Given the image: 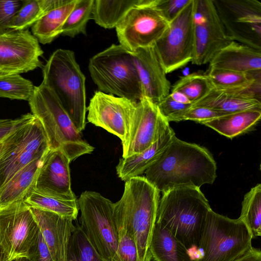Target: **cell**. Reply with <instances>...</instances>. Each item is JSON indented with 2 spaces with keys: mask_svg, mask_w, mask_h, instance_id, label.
<instances>
[{
  "mask_svg": "<svg viewBox=\"0 0 261 261\" xmlns=\"http://www.w3.org/2000/svg\"><path fill=\"white\" fill-rule=\"evenodd\" d=\"M216 163L204 147L174 135L158 159L145 171V177L158 191L179 187L200 188L217 177Z\"/></svg>",
  "mask_w": 261,
  "mask_h": 261,
  "instance_id": "obj_1",
  "label": "cell"
},
{
  "mask_svg": "<svg viewBox=\"0 0 261 261\" xmlns=\"http://www.w3.org/2000/svg\"><path fill=\"white\" fill-rule=\"evenodd\" d=\"M162 193L156 221L189 251L198 248L207 214L211 210L200 188L179 187Z\"/></svg>",
  "mask_w": 261,
  "mask_h": 261,
  "instance_id": "obj_2",
  "label": "cell"
},
{
  "mask_svg": "<svg viewBox=\"0 0 261 261\" xmlns=\"http://www.w3.org/2000/svg\"><path fill=\"white\" fill-rule=\"evenodd\" d=\"M32 114L41 122L49 150H58L70 162L91 153L94 147L86 142L53 91L41 83L35 86L28 101Z\"/></svg>",
  "mask_w": 261,
  "mask_h": 261,
  "instance_id": "obj_3",
  "label": "cell"
},
{
  "mask_svg": "<svg viewBox=\"0 0 261 261\" xmlns=\"http://www.w3.org/2000/svg\"><path fill=\"white\" fill-rule=\"evenodd\" d=\"M42 83L50 88L80 132L86 125V77L74 53L58 49L43 66Z\"/></svg>",
  "mask_w": 261,
  "mask_h": 261,
  "instance_id": "obj_4",
  "label": "cell"
},
{
  "mask_svg": "<svg viewBox=\"0 0 261 261\" xmlns=\"http://www.w3.org/2000/svg\"><path fill=\"white\" fill-rule=\"evenodd\" d=\"M88 69L98 91L137 102L143 97L132 53L112 44L91 57Z\"/></svg>",
  "mask_w": 261,
  "mask_h": 261,
  "instance_id": "obj_5",
  "label": "cell"
},
{
  "mask_svg": "<svg viewBox=\"0 0 261 261\" xmlns=\"http://www.w3.org/2000/svg\"><path fill=\"white\" fill-rule=\"evenodd\" d=\"M159 193L145 176H136L125 181L123 193L117 201L131 223L138 261L151 259L149 246L156 221Z\"/></svg>",
  "mask_w": 261,
  "mask_h": 261,
  "instance_id": "obj_6",
  "label": "cell"
},
{
  "mask_svg": "<svg viewBox=\"0 0 261 261\" xmlns=\"http://www.w3.org/2000/svg\"><path fill=\"white\" fill-rule=\"evenodd\" d=\"M250 230L239 218L232 219L208 212L198 249L202 254L197 261H235L253 248Z\"/></svg>",
  "mask_w": 261,
  "mask_h": 261,
  "instance_id": "obj_7",
  "label": "cell"
},
{
  "mask_svg": "<svg viewBox=\"0 0 261 261\" xmlns=\"http://www.w3.org/2000/svg\"><path fill=\"white\" fill-rule=\"evenodd\" d=\"M81 228L104 261H121L113 214V203L94 191L83 192L77 200Z\"/></svg>",
  "mask_w": 261,
  "mask_h": 261,
  "instance_id": "obj_8",
  "label": "cell"
},
{
  "mask_svg": "<svg viewBox=\"0 0 261 261\" xmlns=\"http://www.w3.org/2000/svg\"><path fill=\"white\" fill-rule=\"evenodd\" d=\"M39 229L23 200L0 208V251L2 261L28 257L35 245Z\"/></svg>",
  "mask_w": 261,
  "mask_h": 261,
  "instance_id": "obj_9",
  "label": "cell"
},
{
  "mask_svg": "<svg viewBox=\"0 0 261 261\" xmlns=\"http://www.w3.org/2000/svg\"><path fill=\"white\" fill-rule=\"evenodd\" d=\"M49 150L45 132L36 117L15 130L7 138L0 156V189L18 171Z\"/></svg>",
  "mask_w": 261,
  "mask_h": 261,
  "instance_id": "obj_10",
  "label": "cell"
},
{
  "mask_svg": "<svg viewBox=\"0 0 261 261\" xmlns=\"http://www.w3.org/2000/svg\"><path fill=\"white\" fill-rule=\"evenodd\" d=\"M158 0H142L131 8L116 27L119 44L131 53L152 46L169 22L156 7Z\"/></svg>",
  "mask_w": 261,
  "mask_h": 261,
  "instance_id": "obj_11",
  "label": "cell"
},
{
  "mask_svg": "<svg viewBox=\"0 0 261 261\" xmlns=\"http://www.w3.org/2000/svg\"><path fill=\"white\" fill-rule=\"evenodd\" d=\"M194 0L171 22L153 46L166 73L180 68L191 62L194 50L193 18Z\"/></svg>",
  "mask_w": 261,
  "mask_h": 261,
  "instance_id": "obj_12",
  "label": "cell"
},
{
  "mask_svg": "<svg viewBox=\"0 0 261 261\" xmlns=\"http://www.w3.org/2000/svg\"><path fill=\"white\" fill-rule=\"evenodd\" d=\"M194 50L193 64L210 63L231 41L213 0H194Z\"/></svg>",
  "mask_w": 261,
  "mask_h": 261,
  "instance_id": "obj_13",
  "label": "cell"
},
{
  "mask_svg": "<svg viewBox=\"0 0 261 261\" xmlns=\"http://www.w3.org/2000/svg\"><path fill=\"white\" fill-rule=\"evenodd\" d=\"M169 125L156 103L146 97L137 102L125 138L122 158L140 153L152 145Z\"/></svg>",
  "mask_w": 261,
  "mask_h": 261,
  "instance_id": "obj_14",
  "label": "cell"
},
{
  "mask_svg": "<svg viewBox=\"0 0 261 261\" xmlns=\"http://www.w3.org/2000/svg\"><path fill=\"white\" fill-rule=\"evenodd\" d=\"M43 54L37 39L28 30L9 31L0 35V74H19L43 65Z\"/></svg>",
  "mask_w": 261,
  "mask_h": 261,
  "instance_id": "obj_15",
  "label": "cell"
},
{
  "mask_svg": "<svg viewBox=\"0 0 261 261\" xmlns=\"http://www.w3.org/2000/svg\"><path fill=\"white\" fill-rule=\"evenodd\" d=\"M137 102L99 91L95 92L87 110L88 121L123 141Z\"/></svg>",
  "mask_w": 261,
  "mask_h": 261,
  "instance_id": "obj_16",
  "label": "cell"
},
{
  "mask_svg": "<svg viewBox=\"0 0 261 261\" xmlns=\"http://www.w3.org/2000/svg\"><path fill=\"white\" fill-rule=\"evenodd\" d=\"M221 7L231 18L220 17L224 27L237 24L226 30L231 41L260 50L261 4L255 0L220 1Z\"/></svg>",
  "mask_w": 261,
  "mask_h": 261,
  "instance_id": "obj_17",
  "label": "cell"
},
{
  "mask_svg": "<svg viewBox=\"0 0 261 261\" xmlns=\"http://www.w3.org/2000/svg\"><path fill=\"white\" fill-rule=\"evenodd\" d=\"M70 161L58 150H49L37 175L35 188L58 198L76 200L71 187Z\"/></svg>",
  "mask_w": 261,
  "mask_h": 261,
  "instance_id": "obj_18",
  "label": "cell"
},
{
  "mask_svg": "<svg viewBox=\"0 0 261 261\" xmlns=\"http://www.w3.org/2000/svg\"><path fill=\"white\" fill-rule=\"evenodd\" d=\"M132 54L143 97L157 104L171 89L163 65L153 46L139 48Z\"/></svg>",
  "mask_w": 261,
  "mask_h": 261,
  "instance_id": "obj_19",
  "label": "cell"
},
{
  "mask_svg": "<svg viewBox=\"0 0 261 261\" xmlns=\"http://www.w3.org/2000/svg\"><path fill=\"white\" fill-rule=\"evenodd\" d=\"M29 207L54 261H66L68 244L76 228L73 220L53 212Z\"/></svg>",
  "mask_w": 261,
  "mask_h": 261,
  "instance_id": "obj_20",
  "label": "cell"
},
{
  "mask_svg": "<svg viewBox=\"0 0 261 261\" xmlns=\"http://www.w3.org/2000/svg\"><path fill=\"white\" fill-rule=\"evenodd\" d=\"M209 68L249 73L260 70L261 50L232 41L210 62Z\"/></svg>",
  "mask_w": 261,
  "mask_h": 261,
  "instance_id": "obj_21",
  "label": "cell"
},
{
  "mask_svg": "<svg viewBox=\"0 0 261 261\" xmlns=\"http://www.w3.org/2000/svg\"><path fill=\"white\" fill-rule=\"evenodd\" d=\"M175 134L169 125L149 147L134 155L122 158L116 166L118 177L123 181L141 176L158 159Z\"/></svg>",
  "mask_w": 261,
  "mask_h": 261,
  "instance_id": "obj_22",
  "label": "cell"
},
{
  "mask_svg": "<svg viewBox=\"0 0 261 261\" xmlns=\"http://www.w3.org/2000/svg\"><path fill=\"white\" fill-rule=\"evenodd\" d=\"M45 155L25 166L2 187L0 189V208L23 200L35 187Z\"/></svg>",
  "mask_w": 261,
  "mask_h": 261,
  "instance_id": "obj_23",
  "label": "cell"
},
{
  "mask_svg": "<svg viewBox=\"0 0 261 261\" xmlns=\"http://www.w3.org/2000/svg\"><path fill=\"white\" fill-rule=\"evenodd\" d=\"M149 250L154 261H197L191 258L188 250L167 228L156 222Z\"/></svg>",
  "mask_w": 261,
  "mask_h": 261,
  "instance_id": "obj_24",
  "label": "cell"
},
{
  "mask_svg": "<svg viewBox=\"0 0 261 261\" xmlns=\"http://www.w3.org/2000/svg\"><path fill=\"white\" fill-rule=\"evenodd\" d=\"M191 106L204 107L230 114L249 110H261V102L236 96L228 91L213 87L205 96L191 104Z\"/></svg>",
  "mask_w": 261,
  "mask_h": 261,
  "instance_id": "obj_25",
  "label": "cell"
},
{
  "mask_svg": "<svg viewBox=\"0 0 261 261\" xmlns=\"http://www.w3.org/2000/svg\"><path fill=\"white\" fill-rule=\"evenodd\" d=\"M260 117L261 110H249L228 114L202 124L233 138L253 128Z\"/></svg>",
  "mask_w": 261,
  "mask_h": 261,
  "instance_id": "obj_26",
  "label": "cell"
},
{
  "mask_svg": "<svg viewBox=\"0 0 261 261\" xmlns=\"http://www.w3.org/2000/svg\"><path fill=\"white\" fill-rule=\"evenodd\" d=\"M76 2L71 0L68 4L47 12L32 26V34L39 42L49 43L62 34L63 25Z\"/></svg>",
  "mask_w": 261,
  "mask_h": 261,
  "instance_id": "obj_27",
  "label": "cell"
},
{
  "mask_svg": "<svg viewBox=\"0 0 261 261\" xmlns=\"http://www.w3.org/2000/svg\"><path fill=\"white\" fill-rule=\"evenodd\" d=\"M142 0H94L92 19L105 29L115 28L127 12Z\"/></svg>",
  "mask_w": 261,
  "mask_h": 261,
  "instance_id": "obj_28",
  "label": "cell"
},
{
  "mask_svg": "<svg viewBox=\"0 0 261 261\" xmlns=\"http://www.w3.org/2000/svg\"><path fill=\"white\" fill-rule=\"evenodd\" d=\"M113 214L118 240V255L121 261H138L133 228L125 211L120 204L113 203Z\"/></svg>",
  "mask_w": 261,
  "mask_h": 261,
  "instance_id": "obj_29",
  "label": "cell"
},
{
  "mask_svg": "<svg viewBox=\"0 0 261 261\" xmlns=\"http://www.w3.org/2000/svg\"><path fill=\"white\" fill-rule=\"evenodd\" d=\"M23 201L30 207L56 213L72 219L77 218L79 206L76 200L67 201L33 188L23 199Z\"/></svg>",
  "mask_w": 261,
  "mask_h": 261,
  "instance_id": "obj_30",
  "label": "cell"
},
{
  "mask_svg": "<svg viewBox=\"0 0 261 261\" xmlns=\"http://www.w3.org/2000/svg\"><path fill=\"white\" fill-rule=\"evenodd\" d=\"M205 74L209 79L213 87L219 90L244 87L261 79L260 70L245 73L208 68Z\"/></svg>",
  "mask_w": 261,
  "mask_h": 261,
  "instance_id": "obj_31",
  "label": "cell"
},
{
  "mask_svg": "<svg viewBox=\"0 0 261 261\" xmlns=\"http://www.w3.org/2000/svg\"><path fill=\"white\" fill-rule=\"evenodd\" d=\"M239 218L248 227L253 238L261 236V184H258L244 196Z\"/></svg>",
  "mask_w": 261,
  "mask_h": 261,
  "instance_id": "obj_32",
  "label": "cell"
},
{
  "mask_svg": "<svg viewBox=\"0 0 261 261\" xmlns=\"http://www.w3.org/2000/svg\"><path fill=\"white\" fill-rule=\"evenodd\" d=\"M94 0H76L62 28V34L74 37L79 34L86 35V27L92 18Z\"/></svg>",
  "mask_w": 261,
  "mask_h": 261,
  "instance_id": "obj_33",
  "label": "cell"
},
{
  "mask_svg": "<svg viewBox=\"0 0 261 261\" xmlns=\"http://www.w3.org/2000/svg\"><path fill=\"white\" fill-rule=\"evenodd\" d=\"M213 88L205 73H193L181 77L171 88L172 91L185 94L191 103L205 96Z\"/></svg>",
  "mask_w": 261,
  "mask_h": 261,
  "instance_id": "obj_34",
  "label": "cell"
},
{
  "mask_svg": "<svg viewBox=\"0 0 261 261\" xmlns=\"http://www.w3.org/2000/svg\"><path fill=\"white\" fill-rule=\"evenodd\" d=\"M35 86L19 74H0V97L29 101Z\"/></svg>",
  "mask_w": 261,
  "mask_h": 261,
  "instance_id": "obj_35",
  "label": "cell"
},
{
  "mask_svg": "<svg viewBox=\"0 0 261 261\" xmlns=\"http://www.w3.org/2000/svg\"><path fill=\"white\" fill-rule=\"evenodd\" d=\"M66 261H104L91 245L79 224L71 237Z\"/></svg>",
  "mask_w": 261,
  "mask_h": 261,
  "instance_id": "obj_36",
  "label": "cell"
},
{
  "mask_svg": "<svg viewBox=\"0 0 261 261\" xmlns=\"http://www.w3.org/2000/svg\"><path fill=\"white\" fill-rule=\"evenodd\" d=\"M45 14L39 0L23 1L21 8L10 21V31L27 30Z\"/></svg>",
  "mask_w": 261,
  "mask_h": 261,
  "instance_id": "obj_37",
  "label": "cell"
},
{
  "mask_svg": "<svg viewBox=\"0 0 261 261\" xmlns=\"http://www.w3.org/2000/svg\"><path fill=\"white\" fill-rule=\"evenodd\" d=\"M156 105L162 116L169 123L182 121L185 113L191 107V104H184L174 100L169 94Z\"/></svg>",
  "mask_w": 261,
  "mask_h": 261,
  "instance_id": "obj_38",
  "label": "cell"
},
{
  "mask_svg": "<svg viewBox=\"0 0 261 261\" xmlns=\"http://www.w3.org/2000/svg\"><path fill=\"white\" fill-rule=\"evenodd\" d=\"M22 3L23 1H0V35L10 31L8 25Z\"/></svg>",
  "mask_w": 261,
  "mask_h": 261,
  "instance_id": "obj_39",
  "label": "cell"
},
{
  "mask_svg": "<svg viewBox=\"0 0 261 261\" xmlns=\"http://www.w3.org/2000/svg\"><path fill=\"white\" fill-rule=\"evenodd\" d=\"M227 114L209 108L191 106L185 113L183 120H192L202 124Z\"/></svg>",
  "mask_w": 261,
  "mask_h": 261,
  "instance_id": "obj_40",
  "label": "cell"
},
{
  "mask_svg": "<svg viewBox=\"0 0 261 261\" xmlns=\"http://www.w3.org/2000/svg\"><path fill=\"white\" fill-rule=\"evenodd\" d=\"M32 113H27L15 119H0V142L4 141L15 130L35 118Z\"/></svg>",
  "mask_w": 261,
  "mask_h": 261,
  "instance_id": "obj_41",
  "label": "cell"
},
{
  "mask_svg": "<svg viewBox=\"0 0 261 261\" xmlns=\"http://www.w3.org/2000/svg\"><path fill=\"white\" fill-rule=\"evenodd\" d=\"M191 0H158L156 7L169 22L173 20Z\"/></svg>",
  "mask_w": 261,
  "mask_h": 261,
  "instance_id": "obj_42",
  "label": "cell"
},
{
  "mask_svg": "<svg viewBox=\"0 0 261 261\" xmlns=\"http://www.w3.org/2000/svg\"><path fill=\"white\" fill-rule=\"evenodd\" d=\"M28 258L30 261H54L40 231L37 240L31 249Z\"/></svg>",
  "mask_w": 261,
  "mask_h": 261,
  "instance_id": "obj_43",
  "label": "cell"
},
{
  "mask_svg": "<svg viewBox=\"0 0 261 261\" xmlns=\"http://www.w3.org/2000/svg\"><path fill=\"white\" fill-rule=\"evenodd\" d=\"M235 261H261V251L260 249L253 247L250 251Z\"/></svg>",
  "mask_w": 261,
  "mask_h": 261,
  "instance_id": "obj_44",
  "label": "cell"
},
{
  "mask_svg": "<svg viewBox=\"0 0 261 261\" xmlns=\"http://www.w3.org/2000/svg\"><path fill=\"white\" fill-rule=\"evenodd\" d=\"M170 96L174 100L184 104H192L188 97L183 93L178 91H172Z\"/></svg>",
  "mask_w": 261,
  "mask_h": 261,
  "instance_id": "obj_45",
  "label": "cell"
},
{
  "mask_svg": "<svg viewBox=\"0 0 261 261\" xmlns=\"http://www.w3.org/2000/svg\"><path fill=\"white\" fill-rule=\"evenodd\" d=\"M6 139L4 141L0 142V156L2 155L5 149Z\"/></svg>",
  "mask_w": 261,
  "mask_h": 261,
  "instance_id": "obj_46",
  "label": "cell"
},
{
  "mask_svg": "<svg viewBox=\"0 0 261 261\" xmlns=\"http://www.w3.org/2000/svg\"><path fill=\"white\" fill-rule=\"evenodd\" d=\"M15 261H30V260L27 257H21L15 259Z\"/></svg>",
  "mask_w": 261,
  "mask_h": 261,
  "instance_id": "obj_47",
  "label": "cell"
},
{
  "mask_svg": "<svg viewBox=\"0 0 261 261\" xmlns=\"http://www.w3.org/2000/svg\"><path fill=\"white\" fill-rule=\"evenodd\" d=\"M0 261H2V257L1 251H0Z\"/></svg>",
  "mask_w": 261,
  "mask_h": 261,
  "instance_id": "obj_48",
  "label": "cell"
},
{
  "mask_svg": "<svg viewBox=\"0 0 261 261\" xmlns=\"http://www.w3.org/2000/svg\"><path fill=\"white\" fill-rule=\"evenodd\" d=\"M14 261H15V260H14Z\"/></svg>",
  "mask_w": 261,
  "mask_h": 261,
  "instance_id": "obj_49",
  "label": "cell"
}]
</instances>
